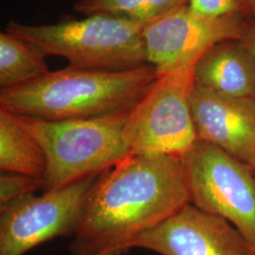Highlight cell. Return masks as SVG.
<instances>
[{
    "instance_id": "6",
    "label": "cell",
    "mask_w": 255,
    "mask_h": 255,
    "mask_svg": "<svg viewBox=\"0 0 255 255\" xmlns=\"http://www.w3.org/2000/svg\"><path fill=\"white\" fill-rule=\"evenodd\" d=\"M194 67L159 75L130 110L126 136L131 154L181 157L196 143L190 96Z\"/></svg>"
},
{
    "instance_id": "1",
    "label": "cell",
    "mask_w": 255,
    "mask_h": 255,
    "mask_svg": "<svg viewBox=\"0 0 255 255\" xmlns=\"http://www.w3.org/2000/svg\"><path fill=\"white\" fill-rule=\"evenodd\" d=\"M189 202L182 158L130 154L99 175L69 245L71 255H125L137 237Z\"/></svg>"
},
{
    "instance_id": "2",
    "label": "cell",
    "mask_w": 255,
    "mask_h": 255,
    "mask_svg": "<svg viewBox=\"0 0 255 255\" xmlns=\"http://www.w3.org/2000/svg\"><path fill=\"white\" fill-rule=\"evenodd\" d=\"M158 78L152 65L102 71L67 66L1 90L0 107L48 121L92 119L131 109Z\"/></svg>"
},
{
    "instance_id": "8",
    "label": "cell",
    "mask_w": 255,
    "mask_h": 255,
    "mask_svg": "<svg viewBox=\"0 0 255 255\" xmlns=\"http://www.w3.org/2000/svg\"><path fill=\"white\" fill-rule=\"evenodd\" d=\"M246 17H202L187 4L146 25L143 36L148 64L159 75L194 67L210 47L220 41L240 39Z\"/></svg>"
},
{
    "instance_id": "11",
    "label": "cell",
    "mask_w": 255,
    "mask_h": 255,
    "mask_svg": "<svg viewBox=\"0 0 255 255\" xmlns=\"http://www.w3.org/2000/svg\"><path fill=\"white\" fill-rule=\"evenodd\" d=\"M195 83L222 96L255 100V60L241 39L217 43L194 66Z\"/></svg>"
},
{
    "instance_id": "17",
    "label": "cell",
    "mask_w": 255,
    "mask_h": 255,
    "mask_svg": "<svg viewBox=\"0 0 255 255\" xmlns=\"http://www.w3.org/2000/svg\"><path fill=\"white\" fill-rule=\"evenodd\" d=\"M240 39L250 49L255 60V19L246 18L243 34Z\"/></svg>"
},
{
    "instance_id": "18",
    "label": "cell",
    "mask_w": 255,
    "mask_h": 255,
    "mask_svg": "<svg viewBox=\"0 0 255 255\" xmlns=\"http://www.w3.org/2000/svg\"><path fill=\"white\" fill-rule=\"evenodd\" d=\"M243 15L249 19H255V0H238Z\"/></svg>"
},
{
    "instance_id": "15",
    "label": "cell",
    "mask_w": 255,
    "mask_h": 255,
    "mask_svg": "<svg viewBox=\"0 0 255 255\" xmlns=\"http://www.w3.org/2000/svg\"><path fill=\"white\" fill-rule=\"evenodd\" d=\"M42 179L23 174L1 172L0 174V206L17 200L39 189H44Z\"/></svg>"
},
{
    "instance_id": "14",
    "label": "cell",
    "mask_w": 255,
    "mask_h": 255,
    "mask_svg": "<svg viewBox=\"0 0 255 255\" xmlns=\"http://www.w3.org/2000/svg\"><path fill=\"white\" fill-rule=\"evenodd\" d=\"M187 2L188 0H78L74 9L86 16L106 14L146 26Z\"/></svg>"
},
{
    "instance_id": "19",
    "label": "cell",
    "mask_w": 255,
    "mask_h": 255,
    "mask_svg": "<svg viewBox=\"0 0 255 255\" xmlns=\"http://www.w3.org/2000/svg\"><path fill=\"white\" fill-rule=\"evenodd\" d=\"M249 164L252 166V168H253V170H254V172H255V149H254V152H253V155H252V158H251V161H250Z\"/></svg>"
},
{
    "instance_id": "12",
    "label": "cell",
    "mask_w": 255,
    "mask_h": 255,
    "mask_svg": "<svg viewBox=\"0 0 255 255\" xmlns=\"http://www.w3.org/2000/svg\"><path fill=\"white\" fill-rule=\"evenodd\" d=\"M46 152L22 116L0 107V170L44 180Z\"/></svg>"
},
{
    "instance_id": "5",
    "label": "cell",
    "mask_w": 255,
    "mask_h": 255,
    "mask_svg": "<svg viewBox=\"0 0 255 255\" xmlns=\"http://www.w3.org/2000/svg\"><path fill=\"white\" fill-rule=\"evenodd\" d=\"M189 203L230 222L255 251V174L217 146L196 141L182 156Z\"/></svg>"
},
{
    "instance_id": "7",
    "label": "cell",
    "mask_w": 255,
    "mask_h": 255,
    "mask_svg": "<svg viewBox=\"0 0 255 255\" xmlns=\"http://www.w3.org/2000/svg\"><path fill=\"white\" fill-rule=\"evenodd\" d=\"M99 175L0 206V255H24L57 237H73Z\"/></svg>"
},
{
    "instance_id": "16",
    "label": "cell",
    "mask_w": 255,
    "mask_h": 255,
    "mask_svg": "<svg viewBox=\"0 0 255 255\" xmlns=\"http://www.w3.org/2000/svg\"><path fill=\"white\" fill-rule=\"evenodd\" d=\"M187 6L194 13L206 18L243 15L238 0H188Z\"/></svg>"
},
{
    "instance_id": "13",
    "label": "cell",
    "mask_w": 255,
    "mask_h": 255,
    "mask_svg": "<svg viewBox=\"0 0 255 255\" xmlns=\"http://www.w3.org/2000/svg\"><path fill=\"white\" fill-rule=\"evenodd\" d=\"M38 46L7 31L0 34V87L8 90L33 82L50 70Z\"/></svg>"
},
{
    "instance_id": "10",
    "label": "cell",
    "mask_w": 255,
    "mask_h": 255,
    "mask_svg": "<svg viewBox=\"0 0 255 255\" xmlns=\"http://www.w3.org/2000/svg\"><path fill=\"white\" fill-rule=\"evenodd\" d=\"M190 105L198 141L250 163L255 146V100L222 96L195 83Z\"/></svg>"
},
{
    "instance_id": "9",
    "label": "cell",
    "mask_w": 255,
    "mask_h": 255,
    "mask_svg": "<svg viewBox=\"0 0 255 255\" xmlns=\"http://www.w3.org/2000/svg\"><path fill=\"white\" fill-rule=\"evenodd\" d=\"M133 249L160 255H255L230 222L189 202L137 237Z\"/></svg>"
},
{
    "instance_id": "4",
    "label": "cell",
    "mask_w": 255,
    "mask_h": 255,
    "mask_svg": "<svg viewBox=\"0 0 255 255\" xmlns=\"http://www.w3.org/2000/svg\"><path fill=\"white\" fill-rule=\"evenodd\" d=\"M131 109L98 118L60 121L23 117L46 152L47 169L43 190L102 173L131 154L126 136Z\"/></svg>"
},
{
    "instance_id": "3",
    "label": "cell",
    "mask_w": 255,
    "mask_h": 255,
    "mask_svg": "<svg viewBox=\"0 0 255 255\" xmlns=\"http://www.w3.org/2000/svg\"><path fill=\"white\" fill-rule=\"evenodd\" d=\"M146 25L106 14L50 25L9 21L5 31L38 46L46 56H61L70 66L126 71L148 64L143 31Z\"/></svg>"
}]
</instances>
